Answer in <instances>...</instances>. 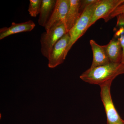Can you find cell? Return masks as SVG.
Returning a JSON list of instances; mask_svg holds the SVG:
<instances>
[{
	"label": "cell",
	"mask_w": 124,
	"mask_h": 124,
	"mask_svg": "<svg viewBox=\"0 0 124 124\" xmlns=\"http://www.w3.org/2000/svg\"><path fill=\"white\" fill-rule=\"evenodd\" d=\"M70 39L69 33H67L59 40L51 49L48 58L49 68H54L64 62Z\"/></svg>",
	"instance_id": "5b68a950"
},
{
	"label": "cell",
	"mask_w": 124,
	"mask_h": 124,
	"mask_svg": "<svg viewBox=\"0 0 124 124\" xmlns=\"http://www.w3.org/2000/svg\"><path fill=\"white\" fill-rule=\"evenodd\" d=\"M57 0H42L38 22L39 25L44 27L53 12Z\"/></svg>",
	"instance_id": "7c38bea8"
},
{
	"label": "cell",
	"mask_w": 124,
	"mask_h": 124,
	"mask_svg": "<svg viewBox=\"0 0 124 124\" xmlns=\"http://www.w3.org/2000/svg\"><path fill=\"white\" fill-rule=\"evenodd\" d=\"M93 53V60L90 67L106 65L110 62L103 46L98 44L93 40L90 41Z\"/></svg>",
	"instance_id": "8fae6325"
},
{
	"label": "cell",
	"mask_w": 124,
	"mask_h": 124,
	"mask_svg": "<svg viewBox=\"0 0 124 124\" xmlns=\"http://www.w3.org/2000/svg\"><path fill=\"white\" fill-rule=\"evenodd\" d=\"M124 14V1L109 16L104 20L106 22H108L115 17H116L120 15Z\"/></svg>",
	"instance_id": "9a60e30c"
},
{
	"label": "cell",
	"mask_w": 124,
	"mask_h": 124,
	"mask_svg": "<svg viewBox=\"0 0 124 124\" xmlns=\"http://www.w3.org/2000/svg\"><path fill=\"white\" fill-rule=\"evenodd\" d=\"M103 46L110 62L121 63L123 50L119 40L113 37L108 44Z\"/></svg>",
	"instance_id": "30bf717a"
},
{
	"label": "cell",
	"mask_w": 124,
	"mask_h": 124,
	"mask_svg": "<svg viewBox=\"0 0 124 124\" xmlns=\"http://www.w3.org/2000/svg\"><path fill=\"white\" fill-rule=\"evenodd\" d=\"M124 74V64L110 62L100 66L90 68L80 76L84 82L99 86L112 82L117 76Z\"/></svg>",
	"instance_id": "6da1fadb"
},
{
	"label": "cell",
	"mask_w": 124,
	"mask_h": 124,
	"mask_svg": "<svg viewBox=\"0 0 124 124\" xmlns=\"http://www.w3.org/2000/svg\"><path fill=\"white\" fill-rule=\"evenodd\" d=\"M35 26V23L31 20L20 23H12L9 27H5L0 29V40L16 33L31 31Z\"/></svg>",
	"instance_id": "ba28073f"
},
{
	"label": "cell",
	"mask_w": 124,
	"mask_h": 124,
	"mask_svg": "<svg viewBox=\"0 0 124 124\" xmlns=\"http://www.w3.org/2000/svg\"><path fill=\"white\" fill-rule=\"evenodd\" d=\"M121 16H122V18H123L124 19V14H121Z\"/></svg>",
	"instance_id": "2e32d148"
},
{
	"label": "cell",
	"mask_w": 124,
	"mask_h": 124,
	"mask_svg": "<svg viewBox=\"0 0 124 124\" xmlns=\"http://www.w3.org/2000/svg\"><path fill=\"white\" fill-rule=\"evenodd\" d=\"M42 0H30L28 11L31 17H35L39 14Z\"/></svg>",
	"instance_id": "5bb4252c"
},
{
	"label": "cell",
	"mask_w": 124,
	"mask_h": 124,
	"mask_svg": "<svg viewBox=\"0 0 124 124\" xmlns=\"http://www.w3.org/2000/svg\"><path fill=\"white\" fill-rule=\"evenodd\" d=\"M70 5V0H57L54 10L45 26L46 31L52 28L64 23Z\"/></svg>",
	"instance_id": "52a82bcc"
},
{
	"label": "cell",
	"mask_w": 124,
	"mask_h": 124,
	"mask_svg": "<svg viewBox=\"0 0 124 124\" xmlns=\"http://www.w3.org/2000/svg\"><path fill=\"white\" fill-rule=\"evenodd\" d=\"M112 82L100 85V96L104 106L107 124H124V120L119 115L114 103L111 93Z\"/></svg>",
	"instance_id": "3957f363"
},
{
	"label": "cell",
	"mask_w": 124,
	"mask_h": 124,
	"mask_svg": "<svg viewBox=\"0 0 124 124\" xmlns=\"http://www.w3.org/2000/svg\"><path fill=\"white\" fill-rule=\"evenodd\" d=\"M124 0H99L90 19L88 29L100 19L105 20Z\"/></svg>",
	"instance_id": "8992f818"
},
{
	"label": "cell",
	"mask_w": 124,
	"mask_h": 124,
	"mask_svg": "<svg viewBox=\"0 0 124 124\" xmlns=\"http://www.w3.org/2000/svg\"><path fill=\"white\" fill-rule=\"evenodd\" d=\"M70 1V7L64 22V25L68 32L74 26L83 11L81 8V0Z\"/></svg>",
	"instance_id": "9c48e42d"
},
{
	"label": "cell",
	"mask_w": 124,
	"mask_h": 124,
	"mask_svg": "<svg viewBox=\"0 0 124 124\" xmlns=\"http://www.w3.org/2000/svg\"><path fill=\"white\" fill-rule=\"evenodd\" d=\"M116 17V25L114 29V37L119 40L122 46L123 55L121 63L124 64V19L121 15Z\"/></svg>",
	"instance_id": "4fadbf2b"
},
{
	"label": "cell",
	"mask_w": 124,
	"mask_h": 124,
	"mask_svg": "<svg viewBox=\"0 0 124 124\" xmlns=\"http://www.w3.org/2000/svg\"><path fill=\"white\" fill-rule=\"evenodd\" d=\"M66 28L64 23L52 28L48 31L44 32L41 36V49L42 55L48 59L51 49L57 42L66 33Z\"/></svg>",
	"instance_id": "277c9868"
},
{
	"label": "cell",
	"mask_w": 124,
	"mask_h": 124,
	"mask_svg": "<svg viewBox=\"0 0 124 124\" xmlns=\"http://www.w3.org/2000/svg\"><path fill=\"white\" fill-rule=\"evenodd\" d=\"M99 0L86 6L74 26L69 32L70 41L65 54L66 57L68 52L78 40L87 31L94 10Z\"/></svg>",
	"instance_id": "7a4b0ae2"
}]
</instances>
